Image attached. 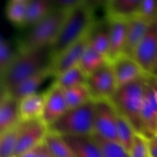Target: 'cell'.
Segmentation results:
<instances>
[{"label":"cell","mask_w":157,"mask_h":157,"mask_svg":"<svg viewBox=\"0 0 157 157\" xmlns=\"http://www.w3.org/2000/svg\"><path fill=\"white\" fill-rule=\"evenodd\" d=\"M48 127L41 119L23 121L15 146L13 157H18L25 152L40 145L48 133Z\"/></svg>","instance_id":"30bf717a"},{"label":"cell","mask_w":157,"mask_h":157,"mask_svg":"<svg viewBox=\"0 0 157 157\" xmlns=\"http://www.w3.org/2000/svg\"><path fill=\"white\" fill-rule=\"evenodd\" d=\"M52 75H53V74H52V66H50L38 73L32 75L30 78H27L5 93L9 94L20 101L23 98L36 93L37 89L49 76Z\"/></svg>","instance_id":"ac0fdd59"},{"label":"cell","mask_w":157,"mask_h":157,"mask_svg":"<svg viewBox=\"0 0 157 157\" xmlns=\"http://www.w3.org/2000/svg\"><path fill=\"white\" fill-rule=\"evenodd\" d=\"M44 102V94H34L19 101L20 119L23 121L41 119Z\"/></svg>","instance_id":"44dd1931"},{"label":"cell","mask_w":157,"mask_h":157,"mask_svg":"<svg viewBox=\"0 0 157 157\" xmlns=\"http://www.w3.org/2000/svg\"><path fill=\"white\" fill-rule=\"evenodd\" d=\"M117 87L127 84L141 78L147 73L133 58L121 55L111 61Z\"/></svg>","instance_id":"4fadbf2b"},{"label":"cell","mask_w":157,"mask_h":157,"mask_svg":"<svg viewBox=\"0 0 157 157\" xmlns=\"http://www.w3.org/2000/svg\"><path fill=\"white\" fill-rule=\"evenodd\" d=\"M86 84L93 100H110L118 87L111 63L108 61L87 76Z\"/></svg>","instance_id":"52a82bcc"},{"label":"cell","mask_w":157,"mask_h":157,"mask_svg":"<svg viewBox=\"0 0 157 157\" xmlns=\"http://www.w3.org/2000/svg\"><path fill=\"white\" fill-rule=\"evenodd\" d=\"M41 144H42V143H41L40 145L37 146V147H34L33 149H32V150L25 152V153L21 154V156H19L18 157H37L38 153H39V150H40V148H41Z\"/></svg>","instance_id":"d590c367"},{"label":"cell","mask_w":157,"mask_h":157,"mask_svg":"<svg viewBox=\"0 0 157 157\" xmlns=\"http://www.w3.org/2000/svg\"><path fill=\"white\" fill-rule=\"evenodd\" d=\"M88 45V37L84 35L78 41L67 47L61 54L53 58L52 71L55 78L66 71L79 64L84 51Z\"/></svg>","instance_id":"7c38bea8"},{"label":"cell","mask_w":157,"mask_h":157,"mask_svg":"<svg viewBox=\"0 0 157 157\" xmlns=\"http://www.w3.org/2000/svg\"><path fill=\"white\" fill-rule=\"evenodd\" d=\"M117 112L110 100L95 101L94 133L107 140L119 142Z\"/></svg>","instance_id":"8992f818"},{"label":"cell","mask_w":157,"mask_h":157,"mask_svg":"<svg viewBox=\"0 0 157 157\" xmlns=\"http://www.w3.org/2000/svg\"><path fill=\"white\" fill-rule=\"evenodd\" d=\"M22 121L6 131L0 133V157H13Z\"/></svg>","instance_id":"d4e9b609"},{"label":"cell","mask_w":157,"mask_h":157,"mask_svg":"<svg viewBox=\"0 0 157 157\" xmlns=\"http://www.w3.org/2000/svg\"><path fill=\"white\" fill-rule=\"evenodd\" d=\"M108 61L107 57L95 50L92 46L88 44L87 48L83 54L78 66L87 76H89L90 74L98 70L99 67Z\"/></svg>","instance_id":"603a6c76"},{"label":"cell","mask_w":157,"mask_h":157,"mask_svg":"<svg viewBox=\"0 0 157 157\" xmlns=\"http://www.w3.org/2000/svg\"><path fill=\"white\" fill-rule=\"evenodd\" d=\"M150 75H153V76L157 78V58L156 60V62H155L154 66H153V70H152L151 73H150Z\"/></svg>","instance_id":"74e56055"},{"label":"cell","mask_w":157,"mask_h":157,"mask_svg":"<svg viewBox=\"0 0 157 157\" xmlns=\"http://www.w3.org/2000/svg\"><path fill=\"white\" fill-rule=\"evenodd\" d=\"M37 157H53L50 153V152H49V150H48L47 147H46V145L44 144V142L41 144L39 153H38Z\"/></svg>","instance_id":"8d00e7d4"},{"label":"cell","mask_w":157,"mask_h":157,"mask_svg":"<svg viewBox=\"0 0 157 157\" xmlns=\"http://www.w3.org/2000/svg\"><path fill=\"white\" fill-rule=\"evenodd\" d=\"M43 142L53 157H75L63 136L58 133L48 130Z\"/></svg>","instance_id":"cb8c5ba5"},{"label":"cell","mask_w":157,"mask_h":157,"mask_svg":"<svg viewBox=\"0 0 157 157\" xmlns=\"http://www.w3.org/2000/svg\"><path fill=\"white\" fill-rule=\"evenodd\" d=\"M141 116L146 137L157 134V78L151 75L146 80Z\"/></svg>","instance_id":"ba28073f"},{"label":"cell","mask_w":157,"mask_h":157,"mask_svg":"<svg viewBox=\"0 0 157 157\" xmlns=\"http://www.w3.org/2000/svg\"><path fill=\"white\" fill-rule=\"evenodd\" d=\"M67 110L64 90L55 82L44 93V102L41 120L47 127Z\"/></svg>","instance_id":"8fae6325"},{"label":"cell","mask_w":157,"mask_h":157,"mask_svg":"<svg viewBox=\"0 0 157 157\" xmlns=\"http://www.w3.org/2000/svg\"><path fill=\"white\" fill-rule=\"evenodd\" d=\"M140 2L141 0H107L104 5L106 16L128 20L138 15Z\"/></svg>","instance_id":"ffe728a7"},{"label":"cell","mask_w":157,"mask_h":157,"mask_svg":"<svg viewBox=\"0 0 157 157\" xmlns=\"http://www.w3.org/2000/svg\"><path fill=\"white\" fill-rule=\"evenodd\" d=\"M92 136L98 144L104 157H130V153L120 143L107 140L98 135Z\"/></svg>","instance_id":"83f0119b"},{"label":"cell","mask_w":157,"mask_h":157,"mask_svg":"<svg viewBox=\"0 0 157 157\" xmlns=\"http://www.w3.org/2000/svg\"><path fill=\"white\" fill-rule=\"evenodd\" d=\"M53 9L52 1L28 0L22 27L32 26L45 17Z\"/></svg>","instance_id":"7402d4cb"},{"label":"cell","mask_w":157,"mask_h":157,"mask_svg":"<svg viewBox=\"0 0 157 157\" xmlns=\"http://www.w3.org/2000/svg\"><path fill=\"white\" fill-rule=\"evenodd\" d=\"M28 0H9L6 4V15L11 22L22 26Z\"/></svg>","instance_id":"f546056e"},{"label":"cell","mask_w":157,"mask_h":157,"mask_svg":"<svg viewBox=\"0 0 157 157\" xmlns=\"http://www.w3.org/2000/svg\"><path fill=\"white\" fill-rule=\"evenodd\" d=\"M93 10L84 0L82 4L68 11L59 33L52 44L53 58L87 35L95 21Z\"/></svg>","instance_id":"3957f363"},{"label":"cell","mask_w":157,"mask_h":157,"mask_svg":"<svg viewBox=\"0 0 157 157\" xmlns=\"http://www.w3.org/2000/svg\"><path fill=\"white\" fill-rule=\"evenodd\" d=\"M52 45L18 52L11 64L1 72V92L13 88L32 75L52 66Z\"/></svg>","instance_id":"6da1fadb"},{"label":"cell","mask_w":157,"mask_h":157,"mask_svg":"<svg viewBox=\"0 0 157 157\" xmlns=\"http://www.w3.org/2000/svg\"><path fill=\"white\" fill-rule=\"evenodd\" d=\"M130 157H150L148 148V140L145 136L135 133L130 151Z\"/></svg>","instance_id":"1f68e13d"},{"label":"cell","mask_w":157,"mask_h":157,"mask_svg":"<svg viewBox=\"0 0 157 157\" xmlns=\"http://www.w3.org/2000/svg\"><path fill=\"white\" fill-rule=\"evenodd\" d=\"M147 75L118 87L110 100L117 111L130 123L134 131L144 136L145 133L141 113Z\"/></svg>","instance_id":"7a4b0ae2"},{"label":"cell","mask_w":157,"mask_h":157,"mask_svg":"<svg viewBox=\"0 0 157 157\" xmlns=\"http://www.w3.org/2000/svg\"><path fill=\"white\" fill-rule=\"evenodd\" d=\"M18 52H14L12 44L3 36L0 37V73L11 64Z\"/></svg>","instance_id":"4dcf8cb0"},{"label":"cell","mask_w":157,"mask_h":157,"mask_svg":"<svg viewBox=\"0 0 157 157\" xmlns=\"http://www.w3.org/2000/svg\"><path fill=\"white\" fill-rule=\"evenodd\" d=\"M149 24L150 22L138 15L127 20L125 43L122 55L133 58Z\"/></svg>","instance_id":"5bb4252c"},{"label":"cell","mask_w":157,"mask_h":157,"mask_svg":"<svg viewBox=\"0 0 157 157\" xmlns=\"http://www.w3.org/2000/svg\"><path fill=\"white\" fill-rule=\"evenodd\" d=\"M19 101L5 92L0 101V133L16 125L19 121Z\"/></svg>","instance_id":"2e32d148"},{"label":"cell","mask_w":157,"mask_h":157,"mask_svg":"<svg viewBox=\"0 0 157 157\" xmlns=\"http://www.w3.org/2000/svg\"><path fill=\"white\" fill-rule=\"evenodd\" d=\"M67 12L53 8L45 17L31 26L29 30L18 38V52L52 45L59 33Z\"/></svg>","instance_id":"5b68a950"},{"label":"cell","mask_w":157,"mask_h":157,"mask_svg":"<svg viewBox=\"0 0 157 157\" xmlns=\"http://www.w3.org/2000/svg\"><path fill=\"white\" fill-rule=\"evenodd\" d=\"M84 1V0H53L52 1V4L54 9H61L68 12L71 9L82 4Z\"/></svg>","instance_id":"836d02e7"},{"label":"cell","mask_w":157,"mask_h":157,"mask_svg":"<svg viewBox=\"0 0 157 157\" xmlns=\"http://www.w3.org/2000/svg\"><path fill=\"white\" fill-rule=\"evenodd\" d=\"M67 109L78 107L92 99L87 84L75 86L64 90Z\"/></svg>","instance_id":"4316f807"},{"label":"cell","mask_w":157,"mask_h":157,"mask_svg":"<svg viewBox=\"0 0 157 157\" xmlns=\"http://www.w3.org/2000/svg\"><path fill=\"white\" fill-rule=\"evenodd\" d=\"M94 110L93 99L67 109L48 130L61 136H91L94 133Z\"/></svg>","instance_id":"277c9868"},{"label":"cell","mask_w":157,"mask_h":157,"mask_svg":"<svg viewBox=\"0 0 157 157\" xmlns=\"http://www.w3.org/2000/svg\"><path fill=\"white\" fill-rule=\"evenodd\" d=\"M148 140V148L150 157H157V134L153 135Z\"/></svg>","instance_id":"e575fe53"},{"label":"cell","mask_w":157,"mask_h":157,"mask_svg":"<svg viewBox=\"0 0 157 157\" xmlns=\"http://www.w3.org/2000/svg\"><path fill=\"white\" fill-rule=\"evenodd\" d=\"M117 124L120 144L130 153L136 132L130 123L118 112L117 115Z\"/></svg>","instance_id":"f1b7e54d"},{"label":"cell","mask_w":157,"mask_h":157,"mask_svg":"<svg viewBox=\"0 0 157 157\" xmlns=\"http://www.w3.org/2000/svg\"><path fill=\"white\" fill-rule=\"evenodd\" d=\"M75 157H104L91 136H62Z\"/></svg>","instance_id":"e0dca14e"},{"label":"cell","mask_w":157,"mask_h":157,"mask_svg":"<svg viewBox=\"0 0 157 157\" xmlns=\"http://www.w3.org/2000/svg\"><path fill=\"white\" fill-rule=\"evenodd\" d=\"M157 58V19L150 22L140 42L133 59L145 73L150 75Z\"/></svg>","instance_id":"9c48e42d"},{"label":"cell","mask_w":157,"mask_h":157,"mask_svg":"<svg viewBox=\"0 0 157 157\" xmlns=\"http://www.w3.org/2000/svg\"><path fill=\"white\" fill-rule=\"evenodd\" d=\"M110 22L108 17L95 20L87 32L88 44L108 59ZM109 61V60H108Z\"/></svg>","instance_id":"9a60e30c"},{"label":"cell","mask_w":157,"mask_h":157,"mask_svg":"<svg viewBox=\"0 0 157 157\" xmlns=\"http://www.w3.org/2000/svg\"><path fill=\"white\" fill-rule=\"evenodd\" d=\"M110 41H109L108 60L113 61L123 53L126 38L127 20L110 18Z\"/></svg>","instance_id":"d6986e66"},{"label":"cell","mask_w":157,"mask_h":157,"mask_svg":"<svg viewBox=\"0 0 157 157\" xmlns=\"http://www.w3.org/2000/svg\"><path fill=\"white\" fill-rule=\"evenodd\" d=\"M137 15L148 22L157 19V0H141Z\"/></svg>","instance_id":"d6a6232c"},{"label":"cell","mask_w":157,"mask_h":157,"mask_svg":"<svg viewBox=\"0 0 157 157\" xmlns=\"http://www.w3.org/2000/svg\"><path fill=\"white\" fill-rule=\"evenodd\" d=\"M87 76L79 66H75L66 71L55 78L54 82L62 87L64 90L75 86L86 84Z\"/></svg>","instance_id":"484cf974"}]
</instances>
